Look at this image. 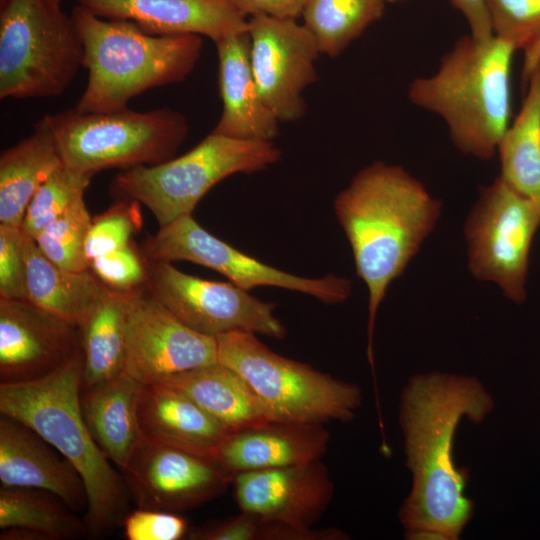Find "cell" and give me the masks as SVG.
Returning <instances> with one entry per match:
<instances>
[{
    "instance_id": "8fae6325",
    "label": "cell",
    "mask_w": 540,
    "mask_h": 540,
    "mask_svg": "<svg viewBox=\"0 0 540 540\" xmlns=\"http://www.w3.org/2000/svg\"><path fill=\"white\" fill-rule=\"evenodd\" d=\"M141 251L148 260L188 261L210 268L247 291L279 287L337 304L344 302L352 290L351 281L344 277L330 274L306 278L267 265L210 234L191 214L160 226L156 234L145 239Z\"/></svg>"
},
{
    "instance_id": "b9f144b4",
    "label": "cell",
    "mask_w": 540,
    "mask_h": 540,
    "mask_svg": "<svg viewBox=\"0 0 540 540\" xmlns=\"http://www.w3.org/2000/svg\"><path fill=\"white\" fill-rule=\"evenodd\" d=\"M385 3H400L404 2L406 0H383Z\"/></svg>"
},
{
    "instance_id": "836d02e7",
    "label": "cell",
    "mask_w": 540,
    "mask_h": 540,
    "mask_svg": "<svg viewBox=\"0 0 540 540\" xmlns=\"http://www.w3.org/2000/svg\"><path fill=\"white\" fill-rule=\"evenodd\" d=\"M493 34L515 50L540 38V0H487Z\"/></svg>"
},
{
    "instance_id": "ac0fdd59",
    "label": "cell",
    "mask_w": 540,
    "mask_h": 540,
    "mask_svg": "<svg viewBox=\"0 0 540 540\" xmlns=\"http://www.w3.org/2000/svg\"><path fill=\"white\" fill-rule=\"evenodd\" d=\"M0 483L4 488L37 489L61 499L72 511L86 513L82 477L54 446L22 422L0 416Z\"/></svg>"
},
{
    "instance_id": "9c48e42d",
    "label": "cell",
    "mask_w": 540,
    "mask_h": 540,
    "mask_svg": "<svg viewBox=\"0 0 540 540\" xmlns=\"http://www.w3.org/2000/svg\"><path fill=\"white\" fill-rule=\"evenodd\" d=\"M282 156L273 142L241 140L210 132L187 153L154 166L119 173L111 189L120 198L146 206L159 226L190 215L217 183L237 173H253Z\"/></svg>"
},
{
    "instance_id": "7a4b0ae2",
    "label": "cell",
    "mask_w": 540,
    "mask_h": 540,
    "mask_svg": "<svg viewBox=\"0 0 540 540\" xmlns=\"http://www.w3.org/2000/svg\"><path fill=\"white\" fill-rule=\"evenodd\" d=\"M357 275L368 289V361L374 370L378 308L441 215V202L399 165L375 161L360 170L333 202Z\"/></svg>"
},
{
    "instance_id": "8d00e7d4",
    "label": "cell",
    "mask_w": 540,
    "mask_h": 540,
    "mask_svg": "<svg viewBox=\"0 0 540 540\" xmlns=\"http://www.w3.org/2000/svg\"><path fill=\"white\" fill-rule=\"evenodd\" d=\"M121 526L128 540H178L188 529L187 520L176 513L142 508L130 511Z\"/></svg>"
},
{
    "instance_id": "e0dca14e",
    "label": "cell",
    "mask_w": 540,
    "mask_h": 540,
    "mask_svg": "<svg viewBox=\"0 0 540 540\" xmlns=\"http://www.w3.org/2000/svg\"><path fill=\"white\" fill-rule=\"evenodd\" d=\"M241 512L310 530L327 510L334 485L320 459L299 465L247 471L232 478Z\"/></svg>"
},
{
    "instance_id": "5bb4252c",
    "label": "cell",
    "mask_w": 540,
    "mask_h": 540,
    "mask_svg": "<svg viewBox=\"0 0 540 540\" xmlns=\"http://www.w3.org/2000/svg\"><path fill=\"white\" fill-rule=\"evenodd\" d=\"M252 71L265 102L280 122L303 118L304 90L317 80L321 54L311 32L294 19L248 18Z\"/></svg>"
},
{
    "instance_id": "6da1fadb",
    "label": "cell",
    "mask_w": 540,
    "mask_h": 540,
    "mask_svg": "<svg viewBox=\"0 0 540 540\" xmlns=\"http://www.w3.org/2000/svg\"><path fill=\"white\" fill-rule=\"evenodd\" d=\"M494 402L479 380L433 372L413 376L401 395L399 420L412 489L399 511L409 539L455 540L473 515L464 491L468 472L453 460L460 421L475 424Z\"/></svg>"
},
{
    "instance_id": "ab89813d",
    "label": "cell",
    "mask_w": 540,
    "mask_h": 540,
    "mask_svg": "<svg viewBox=\"0 0 540 540\" xmlns=\"http://www.w3.org/2000/svg\"><path fill=\"white\" fill-rule=\"evenodd\" d=\"M450 2L464 15L472 38L485 42L494 37L487 0H450Z\"/></svg>"
},
{
    "instance_id": "484cf974",
    "label": "cell",
    "mask_w": 540,
    "mask_h": 540,
    "mask_svg": "<svg viewBox=\"0 0 540 540\" xmlns=\"http://www.w3.org/2000/svg\"><path fill=\"white\" fill-rule=\"evenodd\" d=\"M159 382L186 394L231 431L269 421L245 379L219 362L178 373Z\"/></svg>"
},
{
    "instance_id": "8992f818",
    "label": "cell",
    "mask_w": 540,
    "mask_h": 540,
    "mask_svg": "<svg viewBox=\"0 0 540 540\" xmlns=\"http://www.w3.org/2000/svg\"><path fill=\"white\" fill-rule=\"evenodd\" d=\"M61 160L67 168L95 175L154 166L174 157L186 140V117L170 107L139 112L128 107L104 113L73 109L44 115Z\"/></svg>"
},
{
    "instance_id": "d4e9b609",
    "label": "cell",
    "mask_w": 540,
    "mask_h": 540,
    "mask_svg": "<svg viewBox=\"0 0 540 540\" xmlns=\"http://www.w3.org/2000/svg\"><path fill=\"white\" fill-rule=\"evenodd\" d=\"M63 164L55 141L40 119L33 133L0 156V225L21 228L39 187Z\"/></svg>"
},
{
    "instance_id": "ffe728a7",
    "label": "cell",
    "mask_w": 540,
    "mask_h": 540,
    "mask_svg": "<svg viewBox=\"0 0 540 540\" xmlns=\"http://www.w3.org/2000/svg\"><path fill=\"white\" fill-rule=\"evenodd\" d=\"M214 43L222 112L211 132L241 140L273 142L279 135L281 122L256 83L248 31Z\"/></svg>"
},
{
    "instance_id": "d6986e66",
    "label": "cell",
    "mask_w": 540,
    "mask_h": 540,
    "mask_svg": "<svg viewBox=\"0 0 540 540\" xmlns=\"http://www.w3.org/2000/svg\"><path fill=\"white\" fill-rule=\"evenodd\" d=\"M93 14L135 23L151 34H196L213 42L248 30V18L227 0H74Z\"/></svg>"
},
{
    "instance_id": "52a82bcc",
    "label": "cell",
    "mask_w": 540,
    "mask_h": 540,
    "mask_svg": "<svg viewBox=\"0 0 540 540\" xmlns=\"http://www.w3.org/2000/svg\"><path fill=\"white\" fill-rule=\"evenodd\" d=\"M62 1L1 0L2 100L59 96L83 67V46Z\"/></svg>"
},
{
    "instance_id": "d590c367",
    "label": "cell",
    "mask_w": 540,
    "mask_h": 540,
    "mask_svg": "<svg viewBox=\"0 0 540 540\" xmlns=\"http://www.w3.org/2000/svg\"><path fill=\"white\" fill-rule=\"evenodd\" d=\"M24 233L20 228L0 225V298L27 300Z\"/></svg>"
},
{
    "instance_id": "f546056e",
    "label": "cell",
    "mask_w": 540,
    "mask_h": 540,
    "mask_svg": "<svg viewBox=\"0 0 540 540\" xmlns=\"http://www.w3.org/2000/svg\"><path fill=\"white\" fill-rule=\"evenodd\" d=\"M383 0H308L301 17L321 54L340 55L384 13Z\"/></svg>"
},
{
    "instance_id": "4dcf8cb0",
    "label": "cell",
    "mask_w": 540,
    "mask_h": 540,
    "mask_svg": "<svg viewBox=\"0 0 540 540\" xmlns=\"http://www.w3.org/2000/svg\"><path fill=\"white\" fill-rule=\"evenodd\" d=\"M92 217L84 196L79 197L56 220L47 225L34 239L40 251L53 263L72 271L89 269L85 242Z\"/></svg>"
},
{
    "instance_id": "1f68e13d",
    "label": "cell",
    "mask_w": 540,
    "mask_h": 540,
    "mask_svg": "<svg viewBox=\"0 0 540 540\" xmlns=\"http://www.w3.org/2000/svg\"><path fill=\"white\" fill-rule=\"evenodd\" d=\"M92 175L73 171L64 164L39 187L29 202L21 224L22 232L35 237L84 196Z\"/></svg>"
},
{
    "instance_id": "7402d4cb",
    "label": "cell",
    "mask_w": 540,
    "mask_h": 540,
    "mask_svg": "<svg viewBox=\"0 0 540 540\" xmlns=\"http://www.w3.org/2000/svg\"><path fill=\"white\" fill-rule=\"evenodd\" d=\"M138 421L142 438L213 459L232 432L186 394L161 382L142 386Z\"/></svg>"
},
{
    "instance_id": "7c38bea8",
    "label": "cell",
    "mask_w": 540,
    "mask_h": 540,
    "mask_svg": "<svg viewBox=\"0 0 540 540\" xmlns=\"http://www.w3.org/2000/svg\"><path fill=\"white\" fill-rule=\"evenodd\" d=\"M147 289L192 330L217 337L241 330L276 339L286 328L273 314L275 304L261 301L232 282L202 279L171 262L148 260Z\"/></svg>"
},
{
    "instance_id": "2e32d148",
    "label": "cell",
    "mask_w": 540,
    "mask_h": 540,
    "mask_svg": "<svg viewBox=\"0 0 540 540\" xmlns=\"http://www.w3.org/2000/svg\"><path fill=\"white\" fill-rule=\"evenodd\" d=\"M81 351L77 325L28 300L0 298V384L41 379Z\"/></svg>"
},
{
    "instance_id": "30bf717a",
    "label": "cell",
    "mask_w": 540,
    "mask_h": 540,
    "mask_svg": "<svg viewBox=\"0 0 540 540\" xmlns=\"http://www.w3.org/2000/svg\"><path fill=\"white\" fill-rule=\"evenodd\" d=\"M539 226L540 202L500 176L481 187L464 224L470 273L495 283L507 298L522 303L530 248Z\"/></svg>"
},
{
    "instance_id": "9a60e30c",
    "label": "cell",
    "mask_w": 540,
    "mask_h": 540,
    "mask_svg": "<svg viewBox=\"0 0 540 540\" xmlns=\"http://www.w3.org/2000/svg\"><path fill=\"white\" fill-rule=\"evenodd\" d=\"M121 473L138 508L170 512L221 496L232 481L211 457L144 438Z\"/></svg>"
},
{
    "instance_id": "ba28073f",
    "label": "cell",
    "mask_w": 540,
    "mask_h": 540,
    "mask_svg": "<svg viewBox=\"0 0 540 540\" xmlns=\"http://www.w3.org/2000/svg\"><path fill=\"white\" fill-rule=\"evenodd\" d=\"M216 340L218 362L245 379L270 421L346 422L361 404L357 385L275 353L255 333L234 330Z\"/></svg>"
},
{
    "instance_id": "4316f807",
    "label": "cell",
    "mask_w": 540,
    "mask_h": 540,
    "mask_svg": "<svg viewBox=\"0 0 540 540\" xmlns=\"http://www.w3.org/2000/svg\"><path fill=\"white\" fill-rule=\"evenodd\" d=\"M127 297L128 292L108 288L79 326L83 355L81 389L100 385L124 373Z\"/></svg>"
},
{
    "instance_id": "f35d334b",
    "label": "cell",
    "mask_w": 540,
    "mask_h": 540,
    "mask_svg": "<svg viewBox=\"0 0 540 540\" xmlns=\"http://www.w3.org/2000/svg\"><path fill=\"white\" fill-rule=\"evenodd\" d=\"M247 17L268 15L294 19L301 17L308 0H227Z\"/></svg>"
},
{
    "instance_id": "f1b7e54d",
    "label": "cell",
    "mask_w": 540,
    "mask_h": 540,
    "mask_svg": "<svg viewBox=\"0 0 540 540\" xmlns=\"http://www.w3.org/2000/svg\"><path fill=\"white\" fill-rule=\"evenodd\" d=\"M0 528L31 530L46 540L78 539L88 533L85 520L57 496L25 488H0Z\"/></svg>"
},
{
    "instance_id": "74e56055",
    "label": "cell",
    "mask_w": 540,
    "mask_h": 540,
    "mask_svg": "<svg viewBox=\"0 0 540 540\" xmlns=\"http://www.w3.org/2000/svg\"><path fill=\"white\" fill-rule=\"evenodd\" d=\"M266 521L246 512L191 533L197 540H264Z\"/></svg>"
},
{
    "instance_id": "44dd1931",
    "label": "cell",
    "mask_w": 540,
    "mask_h": 540,
    "mask_svg": "<svg viewBox=\"0 0 540 540\" xmlns=\"http://www.w3.org/2000/svg\"><path fill=\"white\" fill-rule=\"evenodd\" d=\"M330 435L323 423L265 421L232 431L215 459L232 475L321 459Z\"/></svg>"
},
{
    "instance_id": "e575fe53",
    "label": "cell",
    "mask_w": 540,
    "mask_h": 540,
    "mask_svg": "<svg viewBox=\"0 0 540 540\" xmlns=\"http://www.w3.org/2000/svg\"><path fill=\"white\" fill-rule=\"evenodd\" d=\"M89 269L107 288L133 292L147 288L148 261L132 241L90 261Z\"/></svg>"
},
{
    "instance_id": "277c9868",
    "label": "cell",
    "mask_w": 540,
    "mask_h": 540,
    "mask_svg": "<svg viewBox=\"0 0 540 540\" xmlns=\"http://www.w3.org/2000/svg\"><path fill=\"white\" fill-rule=\"evenodd\" d=\"M71 17L80 37L88 81L74 109L104 113L154 88L184 81L200 60L196 34H151L133 22L101 18L76 5Z\"/></svg>"
},
{
    "instance_id": "83f0119b",
    "label": "cell",
    "mask_w": 540,
    "mask_h": 540,
    "mask_svg": "<svg viewBox=\"0 0 540 540\" xmlns=\"http://www.w3.org/2000/svg\"><path fill=\"white\" fill-rule=\"evenodd\" d=\"M526 84L521 109L498 145L499 176L521 194L540 202V65Z\"/></svg>"
},
{
    "instance_id": "60d3db41",
    "label": "cell",
    "mask_w": 540,
    "mask_h": 540,
    "mask_svg": "<svg viewBox=\"0 0 540 540\" xmlns=\"http://www.w3.org/2000/svg\"><path fill=\"white\" fill-rule=\"evenodd\" d=\"M540 65V38L524 49L522 83L525 85L531 74Z\"/></svg>"
},
{
    "instance_id": "d6a6232c",
    "label": "cell",
    "mask_w": 540,
    "mask_h": 540,
    "mask_svg": "<svg viewBox=\"0 0 540 540\" xmlns=\"http://www.w3.org/2000/svg\"><path fill=\"white\" fill-rule=\"evenodd\" d=\"M140 203L122 198L105 212L92 218L85 242L89 261L117 250L131 242V237L142 228Z\"/></svg>"
},
{
    "instance_id": "5b68a950",
    "label": "cell",
    "mask_w": 540,
    "mask_h": 540,
    "mask_svg": "<svg viewBox=\"0 0 540 540\" xmlns=\"http://www.w3.org/2000/svg\"><path fill=\"white\" fill-rule=\"evenodd\" d=\"M515 51L495 36L485 42L462 36L442 56L433 75L410 83L408 98L444 120L461 152L488 160L509 126Z\"/></svg>"
},
{
    "instance_id": "cb8c5ba5",
    "label": "cell",
    "mask_w": 540,
    "mask_h": 540,
    "mask_svg": "<svg viewBox=\"0 0 540 540\" xmlns=\"http://www.w3.org/2000/svg\"><path fill=\"white\" fill-rule=\"evenodd\" d=\"M27 300L78 327L107 291L90 269L72 271L49 260L24 234Z\"/></svg>"
},
{
    "instance_id": "603a6c76",
    "label": "cell",
    "mask_w": 540,
    "mask_h": 540,
    "mask_svg": "<svg viewBox=\"0 0 540 540\" xmlns=\"http://www.w3.org/2000/svg\"><path fill=\"white\" fill-rule=\"evenodd\" d=\"M143 384L127 373L81 389L84 421L94 441L122 472L142 439L138 402Z\"/></svg>"
},
{
    "instance_id": "4fadbf2b",
    "label": "cell",
    "mask_w": 540,
    "mask_h": 540,
    "mask_svg": "<svg viewBox=\"0 0 540 540\" xmlns=\"http://www.w3.org/2000/svg\"><path fill=\"white\" fill-rule=\"evenodd\" d=\"M217 362L216 337L186 326L147 288L128 292L125 373L144 385Z\"/></svg>"
},
{
    "instance_id": "3957f363",
    "label": "cell",
    "mask_w": 540,
    "mask_h": 540,
    "mask_svg": "<svg viewBox=\"0 0 540 540\" xmlns=\"http://www.w3.org/2000/svg\"><path fill=\"white\" fill-rule=\"evenodd\" d=\"M82 351L51 374L31 382L0 384V413L29 426L54 446L84 482L88 533L107 536L130 512L122 473L100 450L84 421L81 405Z\"/></svg>"
}]
</instances>
